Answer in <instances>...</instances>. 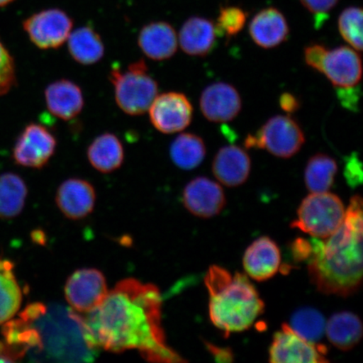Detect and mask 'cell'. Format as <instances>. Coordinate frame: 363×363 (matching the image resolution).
<instances>
[{"mask_svg":"<svg viewBox=\"0 0 363 363\" xmlns=\"http://www.w3.org/2000/svg\"><path fill=\"white\" fill-rule=\"evenodd\" d=\"M281 108L288 113H293L301 108V102L296 96L290 93H284L279 98Z\"/></svg>","mask_w":363,"mask_h":363,"instance_id":"38","label":"cell"},{"mask_svg":"<svg viewBox=\"0 0 363 363\" xmlns=\"http://www.w3.org/2000/svg\"><path fill=\"white\" fill-rule=\"evenodd\" d=\"M217 34L214 22L203 17H191L180 29L179 44L187 55L206 57L215 49Z\"/></svg>","mask_w":363,"mask_h":363,"instance_id":"21","label":"cell"},{"mask_svg":"<svg viewBox=\"0 0 363 363\" xmlns=\"http://www.w3.org/2000/svg\"><path fill=\"white\" fill-rule=\"evenodd\" d=\"M138 45L145 56L156 62L169 60L178 50L179 40L174 27L165 21L149 23L140 30Z\"/></svg>","mask_w":363,"mask_h":363,"instance_id":"19","label":"cell"},{"mask_svg":"<svg viewBox=\"0 0 363 363\" xmlns=\"http://www.w3.org/2000/svg\"><path fill=\"white\" fill-rule=\"evenodd\" d=\"M204 283L210 294V319L225 337L251 328L264 312V302L245 274H231L223 267L213 265Z\"/></svg>","mask_w":363,"mask_h":363,"instance_id":"3","label":"cell"},{"mask_svg":"<svg viewBox=\"0 0 363 363\" xmlns=\"http://www.w3.org/2000/svg\"><path fill=\"white\" fill-rule=\"evenodd\" d=\"M96 201V192L89 182L69 179L59 186L56 202L68 219L82 220L92 213Z\"/></svg>","mask_w":363,"mask_h":363,"instance_id":"15","label":"cell"},{"mask_svg":"<svg viewBox=\"0 0 363 363\" xmlns=\"http://www.w3.org/2000/svg\"><path fill=\"white\" fill-rule=\"evenodd\" d=\"M13 0H0V7L7 6V4L11 3Z\"/></svg>","mask_w":363,"mask_h":363,"instance_id":"41","label":"cell"},{"mask_svg":"<svg viewBox=\"0 0 363 363\" xmlns=\"http://www.w3.org/2000/svg\"><path fill=\"white\" fill-rule=\"evenodd\" d=\"M44 95L49 112L65 121L75 119L84 107L83 91L69 79H59L50 84Z\"/></svg>","mask_w":363,"mask_h":363,"instance_id":"17","label":"cell"},{"mask_svg":"<svg viewBox=\"0 0 363 363\" xmlns=\"http://www.w3.org/2000/svg\"><path fill=\"white\" fill-rule=\"evenodd\" d=\"M57 147L56 135L47 126L30 123L16 140L13 158L18 165L42 169L51 160Z\"/></svg>","mask_w":363,"mask_h":363,"instance_id":"7","label":"cell"},{"mask_svg":"<svg viewBox=\"0 0 363 363\" xmlns=\"http://www.w3.org/2000/svg\"><path fill=\"white\" fill-rule=\"evenodd\" d=\"M208 351L216 357L218 362H231L233 359V354L230 349L220 348L214 346L211 343H206Z\"/></svg>","mask_w":363,"mask_h":363,"instance_id":"39","label":"cell"},{"mask_svg":"<svg viewBox=\"0 0 363 363\" xmlns=\"http://www.w3.org/2000/svg\"><path fill=\"white\" fill-rule=\"evenodd\" d=\"M72 26L69 16L59 9L36 13L23 24L31 43L40 50L60 48L67 42Z\"/></svg>","mask_w":363,"mask_h":363,"instance_id":"8","label":"cell"},{"mask_svg":"<svg viewBox=\"0 0 363 363\" xmlns=\"http://www.w3.org/2000/svg\"><path fill=\"white\" fill-rule=\"evenodd\" d=\"M301 2L308 11L323 16L337 6L339 0H301Z\"/></svg>","mask_w":363,"mask_h":363,"instance_id":"35","label":"cell"},{"mask_svg":"<svg viewBox=\"0 0 363 363\" xmlns=\"http://www.w3.org/2000/svg\"><path fill=\"white\" fill-rule=\"evenodd\" d=\"M340 35L356 51L362 50V10L359 7H348L338 19Z\"/></svg>","mask_w":363,"mask_h":363,"instance_id":"30","label":"cell"},{"mask_svg":"<svg viewBox=\"0 0 363 363\" xmlns=\"http://www.w3.org/2000/svg\"><path fill=\"white\" fill-rule=\"evenodd\" d=\"M328 49L323 45L311 44L306 48L303 52V58L308 67L317 72H321L322 62H323Z\"/></svg>","mask_w":363,"mask_h":363,"instance_id":"33","label":"cell"},{"mask_svg":"<svg viewBox=\"0 0 363 363\" xmlns=\"http://www.w3.org/2000/svg\"><path fill=\"white\" fill-rule=\"evenodd\" d=\"M280 265L279 247L269 237L254 240L244 253V269L250 278L257 282L272 279L279 270Z\"/></svg>","mask_w":363,"mask_h":363,"instance_id":"16","label":"cell"},{"mask_svg":"<svg viewBox=\"0 0 363 363\" xmlns=\"http://www.w3.org/2000/svg\"><path fill=\"white\" fill-rule=\"evenodd\" d=\"M15 62L0 42V95L6 94L16 84Z\"/></svg>","mask_w":363,"mask_h":363,"instance_id":"32","label":"cell"},{"mask_svg":"<svg viewBox=\"0 0 363 363\" xmlns=\"http://www.w3.org/2000/svg\"><path fill=\"white\" fill-rule=\"evenodd\" d=\"M246 22L247 13L242 9L237 6L221 8L216 24L218 34L231 38L242 31Z\"/></svg>","mask_w":363,"mask_h":363,"instance_id":"31","label":"cell"},{"mask_svg":"<svg viewBox=\"0 0 363 363\" xmlns=\"http://www.w3.org/2000/svg\"><path fill=\"white\" fill-rule=\"evenodd\" d=\"M148 111L154 128L163 134H174L191 123L194 110L185 94L167 92L157 94Z\"/></svg>","mask_w":363,"mask_h":363,"instance_id":"11","label":"cell"},{"mask_svg":"<svg viewBox=\"0 0 363 363\" xmlns=\"http://www.w3.org/2000/svg\"><path fill=\"white\" fill-rule=\"evenodd\" d=\"M305 143V134L296 121L289 116H276L256 134L248 135L245 146L248 149H265L280 158H290L301 151Z\"/></svg>","mask_w":363,"mask_h":363,"instance_id":"6","label":"cell"},{"mask_svg":"<svg viewBox=\"0 0 363 363\" xmlns=\"http://www.w3.org/2000/svg\"><path fill=\"white\" fill-rule=\"evenodd\" d=\"M26 184L20 176L8 172L0 176V218L9 219L21 214L27 197Z\"/></svg>","mask_w":363,"mask_h":363,"instance_id":"28","label":"cell"},{"mask_svg":"<svg viewBox=\"0 0 363 363\" xmlns=\"http://www.w3.org/2000/svg\"><path fill=\"white\" fill-rule=\"evenodd\" d=\"M289 325L299 337L316 343L325 333L326 320L324 315L316 308L303 307L294 313Z\"/></svg>","mask_w":363,"mask_h":363,"instance_id":"29","label":"cell"},{"mask_svg":"<svg viewBox=\"0 0 363 363\" xmlns=\"http://www.w3.org/2000/svg\"><path fill=\"white\" fill-rule=\"evenodd\" d=\"M66 301L75 312L89 314L101 305L108 294L106 278L94 269L77 270L68 278Z\"/></svg>","mask_w":363,"mask_h":363,"instance_id":"9","label":"cell"},{"mask_svg":"<svg viewBox=\"0 0 363 363\" xmlns=\"http://www.w3.org/2000/svg\"><path fill=\"white\" fill-rule=\"evenodd\" d=\"M252 161L248 153L238 146H225L218 151L212 163V172L226 187L246 183L251 174Z\"/></svg>","mask_w":363,"mask_h":363,"instance_id":"18","label":"cell"},{"mask_svg":"<svg viewBox=\"0 0 363 363\" xmlns=\"http://www.w3.org/2000/svg\"><path fill=\"white\" fill-rule=\"evenodd\" d=\"M340 101L345 108L351 111H357L358 101H359V89L356 87L347 89H337Z\"/></svg>","mask_w":363,"mask_h":363,"instance_id":"36","label":"cell"},{"mask_svg":"<svg viewBox=\"0 0 363 363\" xmlns=\"http://www.w3.org/2000/svg\"><path fill=\"white\" fill-rule=\"evenodd\" d=\"M320 72L337 89L356 87L362 78L361 57L356 50L348 47L328 50Z\"/></svg>","mask_w":363,"mask_h":363,"instance_id":"14","label":"cell"},{"mask_svg":"<svg viewBox=\"0 0 363 363\" xmlns=\"http://www.w3.org/2000/svg\"><path fill=\"white\" fill-rule=\"evenodd\" d=\"M297 214L292 228L301 230L313 238L325 239L342 225L346 210L337 195L329 192L311 193L303 199Z\"/></svg>","mask_w":363,"mask_h":363,"instance_id":"5","label":"cell"},{"mask_svg":"<svg viewBox=\"0 0 363 363\" xmlns=\"http://www.w3.org/2000/svg\"><path fill=\"white\" fill-rule=\"evenodd\" d=\"M83 319L92 348L111 352L138 350L152 362H186L167 346L162 326V295L157 286L135 279L121 281Z\"/></svg>","mask_w":363,"mask_h":363,"instance_id":"1","label":"cell"},{"mask_svg":"<svg viewBox=\"0 0 363 363\" xmlns=\"http://www.w3.org/2000/svg\"><path fill=\"white\" fill-rule=\"evenodd\" d=\"M362 199H351L342 225L329 238L311 240L308 272L318 291L347 298L362 281Z\"/></svg>","mask_w":363,"mask_h":363,"instance_id":"2","label":"cell"},{"mask_svg":"<svg viewBox=\"0 0 363 363\" xmlns=\"http://www.w3.org/2000/svg\"><path fill=\"white\" fill-rule=\"evenodd\" d=\"M108 79L113 85L118 107L128 116L144 115L158 94L157 81L150 74L143 59L130 63L126 69L116 65L112 67Z\"/></svg>","mask_w":363,"mask_h":363,"instance_id":"4","label":"cell"},{"mask_svg":"<svg viewBox=\"0 0 363 363\" xmlns=\"http://www.w3.org/2000/svg\"><path fill=\"white\" fill-rule=\"evenodd\" d=\"M199 107L208 121L222 123L233 121L239 115L242 101L234 86L219 82L203 89Z\"/></svg>","mask_w":363,"mask_h":363,"instance_id":"13","label":"cell"},{"mask_svg":"<svg viewBox=\"0 0 363 363\" xmlns=\"http://www.w3.org/2000/svg\"><path fill=\"white\" fill-rule=\"evenodd\" d=\"M172 162L183 170L196 169L206 156L203 140L195 134L183 133L174 140L169 149Z\"/></svg>","mask_w":363,"mask_h":363,"instance_id":"25","label":"cell"},{"mask_svg":"<svg viewBox=\"0 0 363 363\" xmlns=\"http://www.w3.org/2000/svg\"><path fill=\"white\" fill-rule=\"evenodd\" d=\"M87 157L94 169L103 174H110L123 164L125 149L116 135L106 133L98 135L90 143Z\"/></svg>","mask_w":363,"mask_h":363,"instance_id":"22","label":"cell"},{"mask_svg":"<svg viewBox=\"0 0 363 363\" xmlns=\"http://www.w3.org/2000/svg\"><path fill=\"white\" fill-rule=\"evenodd\" d=\"M289 26L284 13L276 8H266L253 17L249 33L258 47L271 49L287 40Z\"/></svg>","mask_w":363,"mask_h":363,"instance_id":"20","label":"cell"},{"mask_svg":"<svg viewBox=\"0 0 363 363\" xmlns=\"http://www.w3.org/2000/svg\"><path fill=\"white\" fill-rule=\"evenodd\" d=\"M67 49L72 58L84 66L96 65L106 53L101 35L90 26L72 31L67 38Z\"/></svg>","mask_w":363,"mask_h":363,"instance_id":"24","label":"cell"},{"mask_svg":"<svg viewBox=\"0 0 363 363\" xmlns=\"http://www.w3.org/2000/svg\"><path fill=\"white\" fill-rule=\"evenodd\" d=\"M294 259L296 262L308 259L311 254V243L310 240L297 239L291 245Z\"/></svg>","mask_w":363,"mask_h":363,"instance_id":"37","label":"cell"},{"mask_svg":"<svg viewBox=\"0 0 363 363\" xmlns=\"http://www.w3.org/2000/svg\"><path fill=\"white\" fill-rule=\"evenodd\" d=\"M15 357L12 355V353L7 347L6 343L0 342V362H15Z\"/></svg>","mask_w":363,"mask_h":363,"instance_id":"40","label":"cell"},{"mask_svg":"<svg viewBox=\"0 0 363 363\" xmlns=\"http://www.w3.org/2000/svg\"><path fill=\"white\" fill-rule=\"evenodd\" d=\"M345 177H346L348 184L352 188L362 184V163L357 153H352L348 157L346 169H345Z\"/></svg>","mask_w":363,"mask_h":363,"instance_id":"34","label":"cell"},{"mask_svg":"<svg viewBox=\"0 0 363 363\" xmlns=\"http://www.w3.org/2000/svg\"><path fill=\"white\" fill-rule=\"evenodd\" d=\"M329 342L340 351H351L362 337L360 318L350 311L335 313L326 322L325 333Z\"/></svg>","mask_w":363,"mask_h":363,"instance_id":"23","label":"cell"},{"mask_svg":"<svg viewBox=\"0 0 363 363\" xmlns=\"http://www.w3.org/2000/svg\"><path fill=\"white\" fill-rule=\"evenodd\" d=\"M183 203L192 215L208 219L223 211L226 199L220 184L206 177H198L185 186Z\"/></svg>","mask_w":363,"mask_h":363,"instance_id":"12","label":"cell"},{"mask_svg":"<svg viewBox=\"0 0 363 363\" xmlns=\"http://www.w3.org/2000/svg\"><path fill=\"white\" fill-rule=\"evenodd\" d=\"M328 349L322 345L308 342L299 337L284 323L277 331L269 347V362L272 363H322L326 359Z\"/></svg>","mask_w":363,"mask_h":363,"instance_id":"10","label":"cell"},{"mask_svg":"<svg viewBox=\"0 0 363 363\" xmlns=\"http://www.w3.org/2000/svg\"><path fill=\"white\" fill-rule=\"evenodd\" d=\"M338 170L333 157L325 153H317L308 161L305 170V183L311 193L328 192L333 187Z\"/></svg>","mask_w":363,"mask_h":363,"instance_id":"26","label":"cell"},{"mask_svg":"<svg viewBox=\"0 0 363 363\" xmlns=\"http://www.w3.org/2000/svg\"><path fill=\"white\" fill-rule=\"evenodd\" d=\"M13 269L11 262L0 260V325L11 320L21 305V289Z\"/></svg>","mask_w":363,"mask_h":363,"instance_id":"27","label":"cell"}]
</instances>
